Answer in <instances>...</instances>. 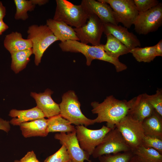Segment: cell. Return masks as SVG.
I'll use <instances>...</instances> for the list:
<instances>
[{"label":"cell","mask_w":162,"mask_h":162,"mask_svg":"<svg viewBox=\"0 0 162 162\" xmlns=\"http://www.w3.org/2000/svg\"><path fill=\"white\" fill-rule=\"evenodd\" d=\"M75 128L76 137L81 148L90 156L111 129L104 125L97 130L89 129L82 125L76 126Z\"/></svg>","instance_id":"11"},{"label":"cell","mask_w":162,"mask_h":162,"mask_svg":"<svg viewBox=\"0 0 162 162\" xmlns=\"http://www.w3.org/2000/svg\"><path fill=\"white\" fill-rule=\"evenodd\" d=\"M132 99V104L128 114L142 122L152 114L154 110L147 101L145 93L139 94Z\"/></svg>","instance_id":"16"},{"label":"cell","mask_w":162,"mask_h":162,"mask_svg":"<svg viewBox=\"0 0 162 162\" xmlns=\"http://www.w3.org/2000/svg\"><path fill=\"white\" fill-rule=\"evenodd\" d=\"M14 162H21L20 160H14Z\"/></svg>","instance_id":"40"},{"label":"cell","mask_w":162,"mask_h":162,"mask_svg":"<svg viewBox=\"0 0 162 162\" xmlns=\"http://www.w3.org/2000/svg\"><path fill=\"white\" fill-rule=\"evenodd\" d=\"M130 53L132 54L135 59L139 62L149 63L158 56L155 46L143 48L136 47L131 50Z\"/></svg>","instance_id":"25"},{"label":"cell","mask_w":162,"mask_h":162,"mask_svg":"<svg viewBox=\"0 0 162 162\" xmlns=\"http://www.w3.org/2000/svg\"><path fill=\"white\" fill-rule=\"evenodd\" d=\"M53 93L51 90L47 89L43 93L31 92L30 94L36 101V106L42 111L45 117L48 118L60 114L59 105L51 97Z\"/></svg>","instance_id":"15"},{"label":"cell","mask_w":162,"mask_h":162,"mask_svg":"<svg viewBox=\"0 0 162 162\" xmlns=\"http://www.w3.org/2000/svg\"><path fill=\"white\" fill-rule=\"evenodd\" d=\"M148 103L161 116H162V90H157L156 93L152 95L145 93Z\"/></svg>","instance_id":"30"},{"label":"cell","mask_w":162,"mask_h":162,"mask_svg":"<svg viewBox=\"0 0 162 162\" xmlns=\"http://www.w3.org/2000/svg\"><path fill=\"white\" fill-rule=\"evenodd\" d=\"M32 2L35 5L37 4L39 6L44 5L48 3L49 1L48 0H31Z\"/></svg>","instance_id":"38"},{"label":"cell","mask_w":162,"mask_h":162,"mask_svg":"<svg viewBox=\"0 0 162 162\" xmlns=\"http://www.w3.org/2000/svg\"><path fill=\"white\" fill-rule=\"evenodd\" d=\"M74 29L81 43L91 44L92 46L101 44V38L104 32V23L95 14H89L85 23Z\"/></svg>","instance_id":"8"},{"label":"cell","mask_w":162,"mask_h":162,"mask_svg":"<svg viewBox=\"0 0 162 162\" xmlns=\"http://www.w3.org/2000/svg\"><path fill=\"white\" fill-rule=\"evenodd\" d=\"M136 33L147 34L157 31L162 25V4L142 13H139L134 24Z\"/></svg>","instance_id":"9"},{"label":"cell","mask_w":162,"mask_h":162,"mask_svg":"<svg viewBox=\"0 0 162 162\" xmlns=\"http://www.w3.org/2000/svg\"><path fill=\"white\" fill-rule=\"evenodd\" d=\"M9 116L13 118L9 122L14 126H20L23 123L45 117L42 111L36 106L26 110L12 109Z\"/></svg>","instance_id":"19"},{"label":"cell","mask_w":162,"mask_h":162,"mask_svg":"<svg viewBox=\"0 0 162 162\" xmlns=\"http://www.w3.org/2000/svg\"><path fill=\"white\" fill-rule=\"evenodd\" d=\"M44 162H71V160L65 146L62 145L57 151L47 157Z\"/></svg>","instance_id":"29"},{"label":"cell","mask_w":162,"mask_h":162,"mask_svg":"<svg viewBox=\"0 0 162 162\" xmlns=\"http://www.w3.org/2000/svg\"><path fill=\"white\" fill-rule=\"evenodd\" d=\"M104 32L106 35H112L130 50L140 46V41L136 36L124 27L110 23H104Z\"/></svg>","instance_id":"14"},{"label":"cell","mask_w":162,"mask_h":162,"mask_svg":"<svg viewBox=\"0 0 162 162\" xmlns=\"http://www.w3.org/2000/svg\"><path fill=\"white\" fill-rule=\"evenodd\" d=\"M134 155L131 151L105 154L98 158L99 162H128Z\"/></svg>","instance_id":"28"},{"label":"cell","mask_w":162,"mask_h":162,"mask_svg":"<svg viewBox=\"0 0 162 162\" xmlns=\"http://www.w3.org/2000/svg\"><path fill=\"white\" fill-rule=\"evenodd\" d=\"M27 39L31 40L32 49L34 55V62L38 66L46 50L52 44L58 40L46 25H33L28 28Z\"/></svg>","instance_id":"5"},{"label":"cell","mask_w":162,"mask_h":162,"mask_svg":"<svg viewBox=\"0 0 162 162\" xmlns=\"http://www.w3.org/2000/svg\"><path fill=\"white\" fill-rule=\"evenodd\" d=\"M19 126L22 135L25 138L45 137L49 133L47 119L44 118L23 123Z\"/></svg>","instance_id":"17"},{"label":"cell","mask_w":162,"mask_h":162,"mask_svg":"<svg viewBox=\"0 0 162 162\" xmlns=\"http://www.w3.org/2000/svg\"><path fill=\"white\" fill-rule=\"evenodd\" d=\"M53 18L74 28L80 27L86 22L89 14L81 4L76 5L66 0H56Z\"/></svg>","instance_id":"3"},{"label":"cell","mask_w":162,"mask_h":162,"mask_svg":"<svg viewBox=\"0 0 162 162\" xmlns=\"http://www.w3.org/2000/svg\"><path fill=\"white\" fill-rule=\"evenodd\" d=\"M54 138L59 140L62 145L65 146L71 162H84L85 160L92 162L89 159L90 155L81 148L76 131L67 134L57 133L55 135Z\"/></svg>","instance_id":"12"},{"label":"cell","mask_w":162,"mask_h":162,"mask_svg":"<svg viewBox=\"0 0 162 162\" xmlns=\"http://www.w3.org/2000/svg\"><path fill=\"white\" fill-rule=\"evenodd\" d=\"M106 35L107 41L103 48L109 56L118 58L119 56L130 53V50L112 35Z\"/></svg>","instance_id":"22"},{"label":"cell","mask_w":162,"mask_h":162,"mask_svg":"<svg viewBox=\"0 0 162 162\" xmlns=\"http://www.w3.org/2000/svg\"><path fill=\"white\" fill-rule=\"evenodd\" d=\"M128 162H145L138 156L134 155Z\"/></svg>","instance_id":"39"},{"label":"cell","mask_w":162,"mask_h":162,"mask_svg":"<svg viewBox=\"0 0 162 162\" xmlns=\"http://www.w3.org/2000/svg\"><path fill=\"white\" fill-rule=\"evenodd\" d=\"M14 2L16 8L14 18L16 20H27L28 17L27 12L33 11L36 6L31 0H14Z\"/></svg>","instance_id":"27"},{"label":"cell","mask_w":162,"mask_h":162,"mask_svg":"<svg viewBox=\"0 0 162 162\" xmlns=\"http://www.w3.org/2000/svg\"><path fill=\"white\" fill-rule=\"evenodd\" d=\"M4 45L10 54L32 48L31 40L23 38L21 34L16 32H12L5 36Z\"/></svg>","instance_id":"20"},{"label":"cell","mask_w":162,"mask_h":162,"mask_svg":"<svg viewBox=\"0 0 162 162\" xmlns=\"http://www.w3.org/2000/svg\"><path fill=\"white\" fill-rule=\"evenodd\" d=\"M141 145L147 148H153L162 154V138L144 136Z\"/></svg>","instance_id":"31"},{"label":"cell","mask_w":162,"mask_h":162,"mask_svg":"<svg viewBox=\"0 0 162 162\" xmlns=\"http://www.w3.org/2000/svg\"><path fill=\"white\" fill-rule=\"evenodd\" d=\"M109 4L112 9L116 20L118 24L129 28L137 16V11L134 0H98Z\"/></svg>","instance_id":"10"},{"label":"cell","mask_w":162,"mask_h":162,"mask_svg":"<svg viewBox=\"0 0 162 162\" xmlns=\"http://www.w3.org/2000/svg\"><path fill=\"white\" fill-rule=\"evenodd\" d=\"M61 116L76 126L84 125L87 127L94 124L93 119L87 118L82 113L81 104L75 92L68 91L63 94L62 101L59 104Z\"/></svg>","instance_id":"4"},{"label":"cell","mask_w":162,"mask_h":162,"mask_svg":"<svg viewBox=\"0 0 162 162\" xmlns=\"http://www.w3.org/2000/svg\"><path fill=\"white\" fill-rule=\"evenodd\" d=\"M131 151L120 132L115 127L108 132L96 147L92 155L94 158L101 155Z\"/></svg>","instance_id":"7"},{"label":"cell","mask_w":162,"mask_h":162,"mask_svg":"<svg viewBox=\"0 0 162 162\" xmlns=\"http://www.w3.org/2000/svg\"><path fill=\"white\" fill-rule=\"evenodd\" d=\"M20 160L21 162H41L38 160L33 151L28 152Z\"/></svg>","instance_id":"33"},{"label":"cell","mask_w":162,"mask_h":162,"mask_svg":"<svg viewBox=\"0 0 162 162\" xmlns=\"http://www.w3.org/2000/svg\"><path fill=\"white\" fill-rule=\"evenodd\" d=\"M58 45L63 52L82 53L86 58V64L88 66L90 65L93 60L98 59L113 64L117 72L122 71L127 68V65L121 62L118 58L109 56L104 51L103 44L90 46L78 41L68 40L61 42Z\"/></svg>","instance_id":"2"},{"label":"cell","mask_w":162,"mask_h":162,"mask_svg":"<svg viewBox=\"0 0 162 162\" xmlns=\"http://www.w3.org/2000/svg\"><path fill=\"white\" fill-rule=\"evenodd\" d=\"M155 46L158 56H162V40L161 39Z\"/></svg>","instance_id":"35"},{"label":"cell","mask_w":162,"mask_h":162,"mask_svg":"<svg viewBox=\"0 0 162 162\" xmlns=\"http://www.w3.org/2000/svg\"><path fill=\"white\" fill-rule=\"evenodd\" d=\"M139 13L146 12L156 6L160 3L157 0H134Z\"/></svg>","instance_id":"32"},{"label":"cell","mask_w":162,"mask_h":162,"mask_svg":"<svg viewBox=\"0 0 162 162\" xmlns=\"http://www.w3.org/2000/svg\"><path fill=\"white\" fill-rule=\"evenodd\" d=\"M131 151L145 162H162V154L153 148L141 145Z\"/></svg>","instance_id":"26"},{"label":"cell","mask_w":162,"mask_h":162,"mask_svg":"<svg viewBox=\"0 0 162 162\" xmlns=\"http://www.w3.org/2000/svg\"><path fill=\"white\" fill-rule=\"evenodd\" d=\"M131 151L141 145L145 136L142 122L127 114L116 125Z\"/></svg>","instance_id":"6"},{"label":"cell","mask_w":162,"mask_h":162,"mask_svg":"<svg viewBox=\"0 0 162 162\" xmlns=\"http://www.w3.org/2000/svg\"><path fill=\"white\" fill-rule=\"evenodd\" d=\"M32 54L33 52L32 48L10 54L12 59L11 69L15 73H19L26 67Z\"/></svg>","instance_id":"24"},{"label":"cell","mask_w":162,"mask_h":162,"mask_svg":"<svg viewBox=\"0 0 162 162\" xmlns=\"http://www.w3.org/2000/svg\"><path fill=\"white\" fill-rule=\"evenodd\" d=\"M81 4L89 15L95 14L103 23L118 25L113 11L107 4L94 0H82Z\"/></svg>","instance_id":"13"},{"label":"cell","mask_w":162,"mask_h":162,"mask_svg":"<svg viewBox=\"0 0 162 162\" xmlns=\"http://www.w3.org/2000/svg\"><path fill=\"white\" fill-rule=\"evenodd\" d=\"M6 9L2 2L0 1V20H3L6 15Z\"/></svg>","instance_id":"37"},{"label":"cell","mask_w":162,"mask_h":162,"mask_svg":"<svg viewBox=\"0 0 162 162\" xmlns=\"http://www.w3.org/2000/svg\"><path fill=\"white\" fill-rule=\"evenodd\" d=\"M132 102V99L128 101L120 100L113 95L107 97L100 103L95 101L92 102V112L97 115V117L94 119L95 123L106 122L107 127L111 129L114 128L127 115Z\"/></svg>","instance_id":"1"},{"label":"cell","mask_w":162,"mask_h":162,"mask_svg":"<svg viewBox=\"0 0 162 162\" xmlns=\"http://www.w3.org/2000/svg\"><path fill=\"white\" fill-rule=\"evenodd\" d=\"M145 136L162 138V116L155 110L142 122Z\"/></svg>","instance_id":"21"},{"label":"cell","mask_w":162,"mask_h":162,"mask_svg":"<svg viewBox=\"0 0 162 162\" xmlns=\"http://www.w3.org/2000/svg\"><path fill=\"white\" fill-rule=\"evenodd\" d=\"M60 114L47 119L48 133L60 132L68 133L76 131L75 127Z\"/></svg>","instance_id":"23"},{"label":"cell","mask_w":162,"mask_h":162,"mask_svg":"<svg viewBox=\"0 0 162 162\" xmlns=\"http://www.w3.org/2000/svg\"><path fill=\"white\" fill-rule=\"evenodd\" d=\"M9 28L8 26L3 21L0 20V35Z\"/></svg>","instance_id":"36"},{"label":"cell","mask_w":162,"mask_h":162,"mask_svg":"<svg viewBox=\"0 0 162 162\" xmlns=\"http://www.w3.org/2000/svg\"><path fill=\"white\" fill-rule=\"evenodd\" d=\"M46 25L61 42L68 40L79 41L74 28L62 22L49 19L46 20Z\"/></svg>","instance_id":"18"},{"label":"cell","mask_w":162,"mask_h":162,"mask_svg":"<svg viewBox=\"0 0 162 162\" xmlns=\"http://www.w3.org/2000/svg\"><path fill=\"white\" fill-rule=\"evenodd\" d=\"M10 122L0 118V130L8 133L10 130Z\"/></svg>","instance_id":"34"}]
</instances>
